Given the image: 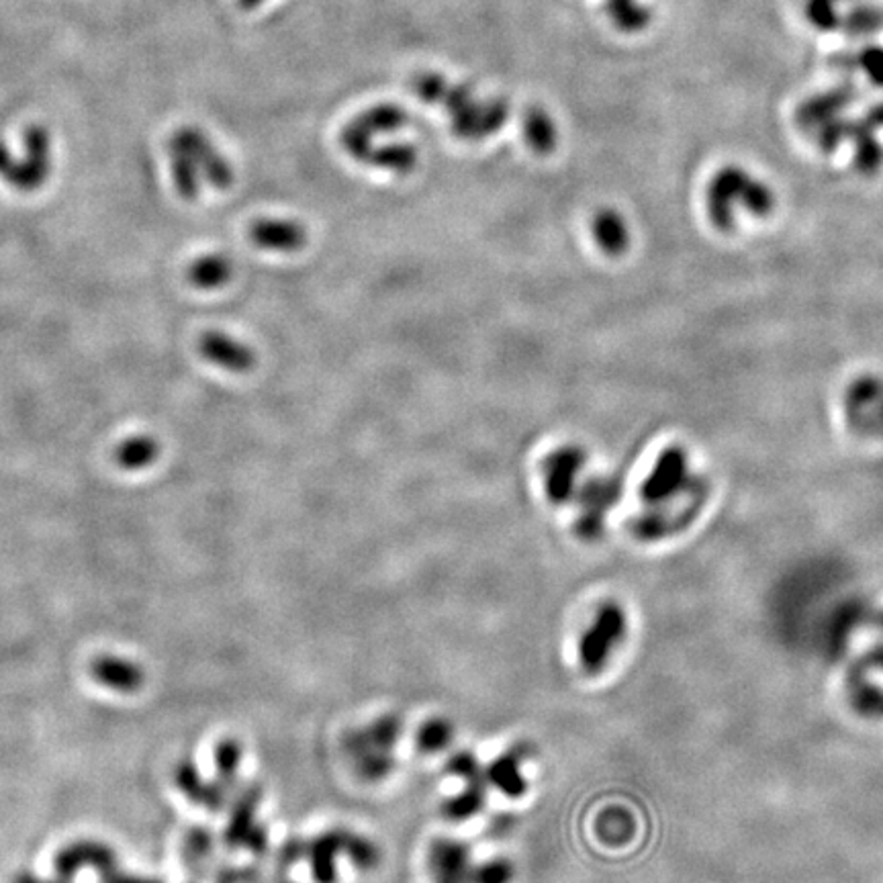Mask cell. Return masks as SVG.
Here are the masks:
<instances>
[{
  "label": "cell",
  "mask_w": 883,
  "mask_h": 883,
  "mask_svg": "<svg viewBox=\"0 0 883 883\" xmlns=\"http://www.w3.org/2000/svg\"><path fill=\"white\" fill-rule=\"evenodd\" d=\"M775 205L777 197L769 184L736 166L718 170L706 191V211L718 231H730L740 211L763 219L773 213Z\"/></svg>",
  "instance_id": "6da1fadb"
},
{
  "label": "cell",
  "mask_w": 883,
  "mask_h": 883,
  "mask_svg": "<svg viewBox=\"0 0 883 883\" xmlns=\"http://www.w3.org/2000/svg\"><path fill=\"white\" fill-rule=\"evenodd\" d=\"M415 82H417L415 90L420 92V97L424 101L434 103L436 99L444 97V101L450 109L454 131L462 137H471V139L485 137V135L493 133L505 121L507 107L503 101L477 105L475 101H471V95H469L467 88L450 90L446 86V80H442L438 76H422L420 80H415Z\"/></svg>",
  "instance_id": "7a4b0ae2"
},
{
  "label": "cell",
  "mask_w": 883,
  "mask_h": 883,
  "mask_svg": "<svg viewBox=\"0 0 883 883\" xmlns=\"http://www.w3.org/2000/svg\"><path fill=\"white\" fill-rule=\"evenodd\" d=\"M25 156L17 158L0 139V178L19 193H35L52 174V135L35 123L23 135Z\"/></svg>",
  "instance_id": "3957f363"
},
{
  "label": "cell",
  "mask_w": 883,
  "mask_h": 883,
  "mask_svg": "<svg viewBox=\"0 0 883 883\" xmlns=\"http://www.w3.org/2000/svg\"><path fill=\"white\" fill-rule=\"evenodd\" d=\"M704 485H708V479L691 471L687 452L681 446H671L659 454L640 493L646 503L663 505L667 501H679Z\"/></svg>",
  "instance_id": "277c9868"
},
{
  "label": "cell",
  "mask_w": 883,
  "mask_h": 883,
  "mask_svg": "<svg viewBox=\"0 0 883 883\" xmlns=\"http://www.w3.org/2000/svg\"><path fill=\"white\" fill-rule=\"evenodd\" d=\"M843 411L855 434L883 440V379L861 375L851 381L843 395Z\"/></svg>",
  "instance_id": "5b68a950"
},
{
  "label": "cell",
  "mask_w": 883,
  "mask_h": 883,
  "mask_svg": "<svg viewBox=\"0 0 883 883\" xmlns=\"http://www.w3.org/2000/svg\"><path fill=\"white\" fill-rule=\"evenodd\" d=\"M170 144L178 146L199 168L203 180L213 189H229L234 182V168L211 144V139L199 127H180L170 137Z\"/></svg>",
  "instance_id": "8992f818"
},
{
  "label": "cell",
  "mask_w": 883,
  "mask_h": 883,
  "mask_svg": "<svg viewBox=\"0 0 883 883\" xmlns=\"http://www.w3.org/2000/svg\"><path fill=\"white\" fill-rule=\"evenodd\" d=\"M624 634V614L616 606L603 608L597 616L595 624L581 642V657L587 669H599L606 661L610 648L620 640Z\"/></svg>",
  "instance_id": "52a82bcc"
},
{
  "label": "cell",
  "mask_w": 883,
  "mask_h": 883,
  "mask_svg": "<svg viewBox=\"0 0 883 883\" xmlns=\"http://www.w3.org/2000/svg\"><path fill=\"white\" fill-rule=\"evenodd\" d=\"M201 356L229 373H248L256 366V352L225 332H205L199 340Z\"/></svg>",
  "instance_id": "ba28073f"
},
{
  "label": "cell",
  "mask_w": 883,
  "mask_h": 883,
  "mask_svg": "<svg viewBox=\"0 0 883 883\" xmlns=\"http://www.w3.org/2000/svg\"><path fill=\"white\" fill-rule=\"evenodd\" d=\"M252 242L270 252H295L307 242V231L293 219H258L250 227Z\"/></svg>",
  "instance_id": "9c48e42d"
},
{
  "label": "cell",
  "mask_w": 883,
  "mask_h": 883,
  "mask_svg": "<svg viewBox=\"0 0 883 883\" xmlns=\"http://www.w3.org/2000/svg\"><path fill=\"white\" fill-rule=\"evenodd\" d=\"M583 462L585 456L579 448H563L548 456L544 464V475H546V493L552 501L561 503L573 493Z\"/></svg>",
  "instance_id": "30bf717a"
},
{
  "label": "cell",
  "mask_w": 883,
  "mask_h": 883,
  "mask_svg": "<svg viewBox=\"0 0 883 883\" xmlns=\"http://www.w3.org/2000/svg\"><path fill=\"white\" fill-rule=\"evenodd\" d=\"M622 485L616 477H603L587 485L585 493V516L579 522V530L583 536H595L601 530V518L620 497Z\"/></svg>",
  "instance_id": "8fae6325"
},
{
  "label": "cell",
  "mask_w": 883,
  "mask_h": 883,
  "mask_svg": "<svg viewBox=\"0 0 883 883\" xmlns=\"http://www.w3.org/2000/svg\"><path fill=\"white\" fill-rule=\"evenodd\" d=\"M162 452V446L156 436L152 434H133L121 440V444L115 448L113 458L117 467L127 473H139L144 469H150L158 460Z\"/></svg>",
  "instance_id": "7c38bea8"
},
{
  "label": "cell",
  "mask_w": 883,
  "mask_h": 883,
  "mask_svg": "<svg viewBox=\"0 0 883 883\" xmlns=\"http://www.w3.org/2000/svg\"><path fill=\"white\" fill-rule=\"evenodd\" d=\"M593 238L608 256H620L630 246V227L616 209H601L593 219Z\"/></svg>",
  "instance_id": "4fadbf2b"
},
{
  "label": "cell",
  "mask_w": 883,
  "mask_h": 883,
  "mask_svg": "<svg viewBox=\"0 0 883 883\" xmlns=\"http://www.w3.org/2000/svg\"><path fill=\"white\" fill-rule=\"evenodd\" d=\"M187 276L193 287L201 291H215L231 281V276H234V262L221 252L203 254L191 262Z\"/></svg>",
  "instance_id": "5bb4252c"
},
{
  "label": "cell",
  "mask_w": 883,
  "mask_h": 883,
  "mask_svg": "<svg viewBox=\"0 0 883 883\" xmlns=\"http://www.w3.org/2000/svg\"><path fill=\"white\" fill-rule=\"evenodd\" d=\"M168 156H170V172L176 193L184 201H197L203 187V176L197 168V164L184 154L178 146L168 142Z\"/></svg>",
  "instance_id": "9a60e30c"
},
{
  "label": "cell",
  "mask_w": 883,
  "mask_h": 883,
  "mask_svg": "<svg viewBox=\"0 0 883 883\" xmlns=\"http://www.w3.org/2000/svg\"><path fill=\"white\" fill-rule=\"evenodd\" d=\"M434 873L438 883H467V851L450 843L438 845L434 849Z\"/></svg>",
  "instance_id": "2e32d148"
},
{
  "label": "cell",
  "mask_w": 883,
  "mask_h": 883,
  "mask_svg": "<svg viewBox=\"0 0 883 883\" xmlns=\"http://www.w3.org/2000/svg\"><path fill=\"white\" fill-rule=\"evenodd\" d=\"M526 139H528V144L532 146V150H536L540 154H548L552 150L556 133H554L552 121L548 119V115L544 111L532 109L528 113Z\"/></svg>",
  "instance_id": "e0dca14e"
},
{
  "label": "cell",
  "mask_w": 883,
  "mask_h": 883,
  "mask_svg": "<svg viewBox=\"0 0 883 883\" xmlns=\"http://www.w3.org/2000/svg\"><path fill=\"white\" fill-rule=\"evenodd\" d=\"M491 775H493L495 783L507 794H520L524 789V783H522V777L518 773V765L514 763V759H503L501 763H497L493 767Z\"/></svg>",
  "instance_id": "ac0fdd59"
},
{
  "label": "cell",
  "mask_w": 883,
  "mask_h": 883,
  "mask_svg": "<svg viewBox=\"0 0 883 883\" xmlns=\"http://www.w3.org/2000/svg\"><path fill=\"white\" fill-rule=\"evenodd\" d=\"M448 738H450V730H448V726L444 722H432V724L424 726V730L420 734L422 747L430 749V751L444 747L446 742H448Z\"/></svg>",
  "instance_id": "d6986e66"
},
{
  "label": "cell",
  "mask_w": 883,
  "mask_h": 883,
  "mask_svg": "<svg viewBox=\"0 0 883 883\" xmlns=\"http://www.w3.org/2000/svg\"><path fill=\"white\" fill-rule=\"evenodd\" d=\"M511 877V869L505 863L485 865L475 873V883H507Z\"/></svg>",
  "instance_id": "ffe728a7"
},
{
  "label": "cell",
  "mask_w": 883,
  "mask_h": 883,
  "mask_svg": "<svg viewBox=\"0 0 883 883\" xmlns=\"http://www.w3.org/2000/svg\"><path fill=\"white\" fill-rule=\"evenodd\" d=\"M863 68L875 78V84L883 86V52L863 56Z\"/></svg>",
  "instance_id": "44dd1931"
},
{
  "label": "cell",
  "mask_w": 883,
  "mask_h": 883,
  "mask_svg": "<svg viewBox=\"0 0 883 883\" xmlns=\"http://www.w3.org/2000/svg\"><path fill=\"white\" fill-rule=\"evenodd\" d=\"M262 3H264V0H238V5H240L244 11H252V9L260 7Z\"/></svg>",
  "instance_id": "7402d4cb"
},
{
  "label": "cell",
  "mask_w": 883,
  "mask_h": 883,
  "mask_svg": "<svg viewBox=\"0 0 883 883\" xmlns=\"http://www.w3.org/2000/svg\"><path fill=\"white\" fill-rule=\"evenodd\" d=\"M873 661H877L879 665H883V653H877V655L873 657Z\"/></svg>",
  "instance_id": "603a6c76"
},
{
  "label": "cell",
  "mask_w": 883,
  "mask_h": 883,
  "mask_svg": "<svg viewBox=\"0 0 883 883\" xmlns=\"http://www.w3.org/2000/svg\"><path fill=\"white\" fill-rule=\"evenodd\" d=\"M23 883H39V881H23Z\"/></svg>",
  "instance_id": "cb8c5ba5"
}]
</instances>
